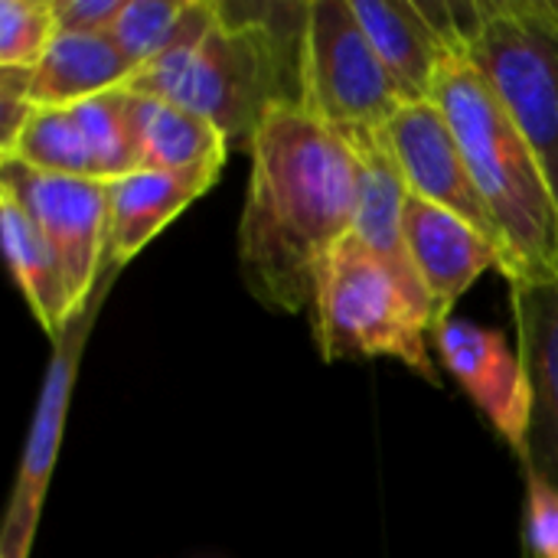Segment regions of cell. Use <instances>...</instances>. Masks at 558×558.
<instances>
[{
	"label": "cell",
	"mask_w": 558,
	"mask_h": 558,
	"mask_svg": "<svg viewBox=\"0 0 558 558\" xmlns=\"http://www.w3.org/2000/svg\"><path fill=\"white\" fill-rule=\"evenodd\" d=\"M59 36L52 0L0 3V69H36Z\"/></svg>",
	"instance_id": "cell-21"
},
{
	"label": "cell",
	"mask_w": 558,
	"mask_h": 558,
	"mask_svg": "<svg viewBox=\"0 0 558 558\" xmlns=\"http://www.w3.org/2000/svg\"><path fill=\"white\" fill-rule=\"evenodd\" d=\"M0 186L10 190L23 209L46 232L56 248L69 298L82 314L98 281L108 271V226H111V190L98 180L56 177L29 170L16 160H0Z\"/></svg>",
	"instance_id": "cell-9"
},
{
	"label": "cell",
	"mask_w": 558,
	"mask_h": 558,
	"mask_svg": "<svg viewBox=\"0 0 558 558\" xmlns=\"http://www.w3.org/2000/svg\"><path fill=\"white\" fill-rule=\"evenodd\" d=\"M271 10L222 3L216 26L199 43L137 69L124 88L167 98L213 121L229 144L252 147L275 105L301 101V33L288 36L275 26Z\"/></svg>",
	"instance_id": "cell-3"
},
{
	"label": "cell",
	"mask_w": 558,
	"mask_h": 558,
	"mask_svg": "<svg viewBox=\"0 0 558 558\" xmlns=\"http://www.w3.org/2000/svg\"><path fill=\"white\" fill-rule=\"evenodd\" d=\"M118 275H121L118 268L105 271V278L98 281V288H95L92 301L85 304V311L52 343V356L46 363L36 412H33V422H29V435H26V445H23V454H20L10 507H7V517H3L0 558H29L33 539H36V526H39V513H43V500H46L52 468H56V458H59V445H62V432H65V415H69V399H72V386H75L78 360H82L88 333H92V327L98 320V311H101V304H105V298H108Z\"/></svg>",
	"instance_id": "cell-8"
},
{
	"label": "cell",
	"mask_w": 558,
	"mask_h": 558,
	"mask_svg": "<svg viewBox=\"0 0 558 558\" xmlns=\"http://www.w3.org/2000/svg\"><path fill=\"white\" fill-rule=\"evenodd\" d=\"M383 141H386L389 154L396 157L412 196H422V199L461 216L484 239H490L507 258L504 235H500V229L468 170L464 150L454 137L445 111L432 98L402 105V111L383 128Z\"/></svg>",
	"instance_id": "cell-10"
},
{
	"label": "cell",
	"mask_w": 558,
	"mask_h": 558,
	"mask_svg": "<svg viewBox=\"0 0 558 558\" xmlns=\"http://www.w3.org/2000/svg\"><path fill=\"white\" fill-rule=\"evenodd\" d=\"M520 330V356L533 383V435L526 474L558 487V281L510 284Z\"/></svg>",
	"instance_id": "cell-15"
},
{
	"label": "cell",
	"mask_w": 558,
	"mask_h": 558,
	"mask_svg": "<svg viewBox=\"0 0 558 558\" xmlns=\"http://www.w3.org/2000/svg\"><path fill=\"white\" fill-rule=\"evenodd\" d=\"M301 105L340 134L383 131L409 105L350 0L304 3Z\"/></svg>",
	"instance_id": "cell-6"
},
{
	"label": "cell",
	"mask_w": 558,
	"mask_h": 558,
	"mask_svg": "<svg viewBox=\"0 0 558 558\" xmlns=\"http://www.w3.org/2000/svg\"><path fill=\"white\" fill-rule=\"evenodd\" d=\"M239 275L275 314L314 307L330 252L353 235L356 154L301 101L275 105L252 137Z\"/></svg>",
	"instance_id": "cell-1"
},
{
	"label": "cell",
	"mask_w": 558,
	"mask_h": 558,
	"mask_svg": "<svg viewBox=\"0 0 558 558\" xmlns=\"http://www.w3.org/2000/svg\"><path fill=\"white\" fill-rule=\"evenodd\" d=\"M0 160L98 183L137 173L128 92L114 88L75 105H33L20 134L0 150Z\"/></svg>",
	"instance_id": "cell-7"
},
{
	"label": "cell",
	"mask_w": 558,
	"mask_h": 558,
	"mask_svg": "<svg viewBox=\"0 0 558 558\" xmlns=\"http://www.w3.org/2000/svg\"><path fill=\"white\" fill-rule=\"evenodd\" d=\"M59 33H111L128 0H52Z\"/></svg>",
	"instance_id": "cell-23"
},
{
	"label": "cell",
	"mask_w": 558,
	"mask_h": 558,
	"mask_svg": "<svg viewBox=\"0 0 558 558\" xmlns=\"http://www.w3.org/2000/svg\"><path fill=\"white\" fill-rule=\"evenodd\" d=\"M432 101L445 111L468 170L504 235L510 284L558 281V203L526 134L474 65L461 29L435 75Z\"/></svg>",
	"instance_id": "cell-2"
},
{
	"label": "cell",
	"mask_w": 558,
	"mask_h": 558,
	"mask_svg": "<svg viewBox=\"0 0 558 558\" xmlns=\"http://www.w3.org/2000/svg\"><path fill=\"white\" fill-rule=\"evenodd\" d=\"M526 546L533 558H558V487L526 474Z\"/></svg>",
	"instance_id": "cell-22"
},
{
	"label": "cell",
	"mask_w": 558,
	"mask_h": 558,
	"mask_svg": "<svg viewBox=\"0 0 558 558\" xmlns=\"http://www.w3.org/2000/svg\"><path fill=\"white\" fill-rule=\"evenodd\" d=\"M222 167L196 170H137L114 183L111 190V226H108V268H124L144 245H150L190 203H196L216 180Z\"/></svg>",
	"instance_id": "cell-16"
},
{
	"label": "cell",
	"mask_w": 558,
	"mask_h": 558,
	"mask_svg": "<svg viewBox=\"0 0 558 558\" xmlns=\"http://www.w3.org/2000/svg\"><path fill=\"white\" fill-rule=\"evenodd\" d=\"M373 49L389 69L405 101L432 98L435 75L445 62L458 20L451 3L412 0H350Z\"/></svg>",
	"instance_id": "cell-14"
},
{
	"label": "cell",
	"mask_w": 558,
	"mask_h": 558,
	"mask_svg": "<svg viewBox=\"0 0 558 558\" xmlns=\"http://www.w3.org/2000/svg\"><path fill=\"white\" fill-rule=\"evenodd\" d=\"M219 13V0H128L108 36L144 69L167 52L199 43L216 26Z\"/></svg>",
	"instance_id": "cell-20"
},
{
	"label": "cell",
	"mask_w": 558,
	"mask_h": 558,
	"mask_svg": "<svg viewBox=\"0 0 558 558\" xmlns=\"http://www.w3.org/2000/svg\"><path fill=\"white\" fill-rule=\"evenodd\" d=\"M432 340L445 369L461 383L474 405L490 418L497 435L526 464L533 435V383L523 356L500 330H487L461 317H448L441 327H435Z\"/></svg>",
	"instance_id": "cell-11"
},
{
	"label": "cell",
	"mask_w": 558,
	"mask_h": 558,
	"mask_svg": "<svg viewBox=\"0 0 558 558\" xmlns=\"http://www.w3.org/2000/svg\"><path fill=\"white\" fill-rule=\"evenodd\" d=\"M474 65L539 157L558 203V0L451 3Z\"/></svg>",
	"instance_id": "cell-4"
},
{
	"label": "cell",
	"mask_w": 558,
	"mask_h": 558,
	"mask_svg": "<svg viewBox=\"0 0 558 558\" xmlns=\"http://www.w3.org/2000/svg\"><path fill=\"white\" fill-rule=\"evenodd\" d=\"M402 226L409 255L432 301V330L451 317L454 304L484 271L497 268L507 275V258L490 239L422 196L409 193Z\"/></svg>",
	"instance_id": "cell-13"
},
{
	"label": "cell",
	"mask_w": 558,
	"mask_h": 558,
	"mask_svg": "<svg viewBox=\"0 0 558 558\" xmlns=\"http://www.w3.org/2000/svg\"><path fill=\"white\" fill-rule=\"evenodd\" d=\"M314 340L327 363L392 356L422 379L438 383L425 320L356 235H347L324 262L314 298Z\"/></svg>",
	"instance_id": "cell-5"
},
{
	"label": "cell",
	"mask_w": 558,
	"mask_h": 558,
	"mask_svg": "<svg viewBox=\"0 0 558 558\" xmlns=\"http://www.w3.org/2000/svg\"><path fill=\"white\" fill-rule=\"evenodd\" d=\"M343 137L350 141V147L356 154L353 235L386 265V271L402 288L405 301L415 307V314L432 330V301H428V291H425V284L415 271V262L409 255L405 226H402V213H405V199H409L405 177H402L396 157L389 154L383 131H350Z\"/></svg>",
	"instance_id": "cell-12"
},
{
	"label": "cell",
	"mask_w": 558,
	"mask_h": 558,
	"mask_svg": "<svg viewBox=\"0 0 558 558\" xmlns=\"http://www.w3.org/2000/svg\"><path fill=\"white\" fill-rule=\"evenodd\" d=\"M128 92L131 134L141 170H196L222 167L229 137L206 118L154 95Z\"/></svg>",
	"instance_id": "cell-18"
},
{
	"label": "cell",
	"mask_w": 558,
	"mask_h": 558,
	"mask_svg": "<svg viewBox=\"0 0 558 558\" xmlns=\"http://www.w3.org/2000/svg\"><path fill=\"white\" fill-rule=\"evenodd\" d=\"M137 65L108 33H59L29 75L33 105H75L124 88Z\"/></svg>",
	"instance_id": "cell-19"
},
{
	"label": "cell",
	"mask_w": 558,
	"mask_h": 558,
	"mask_svg": "<svg viewBox=\"0 0 558 558\" xmlns=\"http://www.w3.org/2000/svg\"><path fill=\"white\" fill-rule=\"evenodd\" d=\"M0 232H3V248H7V265L10 275L39 320V327L56 340L75 317V304L69 298L65 271L49 245L46 232L36 226V219L23 209V203L0 186Z\"/></svg>",
	"instance_id": "cell-17"
}]
</instances>
